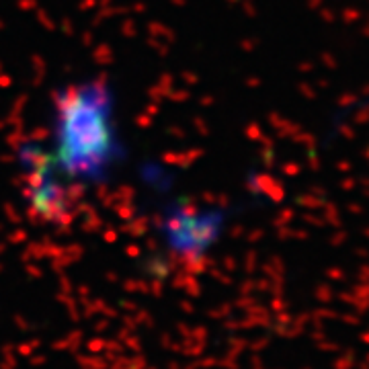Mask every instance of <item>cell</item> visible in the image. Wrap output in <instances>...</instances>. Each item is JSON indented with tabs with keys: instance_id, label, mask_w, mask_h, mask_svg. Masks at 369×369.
<instances>
[{
	"instance_id": "1",
	"label": "cell",
	"mask_w": 369,
	"mask_h": 369,
	"mask_svg": "<svg viewBox=\"0 0 369 369\" xmlns=\"http://www.w3.org/2000/svg\"><path fill=\"white\" fill-rule=\"evenodd\" d=\"M60 163L74 177H99L113 158L107 95L101 86H72L58 99Z\"/></svg>"
}]
</instances>
